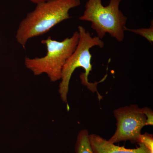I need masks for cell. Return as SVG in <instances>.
Returning <instances> with one entry per match:
<instances>
[{
    "label": "cell",
    "mask_w": 153,
    "mask_h": 153,
    "mask_svg": "<svg viewBox=\"0 0 153 153\" xmlns=\"http://www.w3.org/2000/svg\"><path fill=\"white\" fill-rule=\"evenodd\" d=\"M89 140L94 153H152L142 143L138 144L136 149H128L116 146L96 134H89Z\"/></svg>",
    "instance_id": "6"
},
{
    "label": "cell",
    "mask_w": 153,
    "mask_h": 153,
    "mask_svg": "<svg viewBox=\"0 0 153 153\" xmlns=\"http://www.w3.org/2000/svg\"><path fill=\"white\" fill-rule=\"evenodd\" d=\"M30 1L32 2L34 4H38L39 3L44 2L47 1H50V0H29Z\"/></svg>",
    "instance_id": "10"
},
{
    "label": "cell",
    "mask_w": 153,
    "mask_h": 153,
    "mask_svg": "<svg viewBox=\"0 0 153 153\" xmlns=\"http://www.w3.org/2000/svg\"><path fill=\"white\" fill-rule=\"evenodd\" d=\"M78 29L79 35L78 44L74 52L63 66L60 79L61 82L58 89L61 100L67 105V95L71 76L76 68L80 67L83 68L85 71V72L80 75L82 84L87 86L88 89L92 92H97L99 96L101 97L97 88V84L100 82L94 83L89 82L88 76L92 70V56L90 53V49L94 47L103 48L104 43L97 36L92 37L89 32L82 26H79Z\"/></svg>",
    "instance_id": "2"
},
{
    "label": "cell",
    "mask_w": 153,
    "mask_h": 153,
    "mask_svg": "<svg viewBox=\"0 0 153 153\" xmlns=\"http://www.w3.org/2000/svg\"><path fill=\"white\" fill-rule=\"evenodd\" d=\"M125 31H129L135 33L142 36L151 44H152L153 42V21H151L150 26L149 28H140V29H132L125 28Z\"/></svg>",
    "instance_id": "8"
},
{
    "label": "cell",
    "mask_w": 153,
    "mask_h": 153,
    "mask_svg": "<svg viewBox=\"0 0 153 153\" xmlns=\"http://www.w3.org/2000/svg\"><path fill=\"white\" fill-rule=\"evenodd\" d=\"M113 113L117 121L116 130L108 140L112 143L126 141L137 143L143 128L153 125V111L148 107L140 108L131 105L115 109Z\"/></svg>",
    "instance_id": "5"
},
{
    "label": "cell",
    "mask_w": 153,
    "mask_h": 153,
    "mask_svg": "<svg viewBox=\"0 0 153 153\" xmlns=\"http://www.w3.org/2000/svg\"><path fill=\"white\" fill-rule=\"evenodd\" d=\"M137 143H142L145 145L152 153H153V137L152 134L146 133L141 134L138 140Z\"/></svg>",
    "instance_id": "9"
},
{
    "label": "cell",
    "mask_w": 153,
    "mask_h": 153,
    "mask_svg": "<svg viewBox=\"0 0 153 153\" xmlns=\"http://www.w3.org/2000/svg\"><path fill=\"white\" fill-rule=\"evenodd\" d=\"M122 0H110L108 5L104 6L101 0H88L81 21L91 23V28L100 39L106 34L119 42L123 41L125 28L128 18L119 8Z\"/></svg>",
    "instance_id": "4"
},
{
    "label": "cell",
    "mask_w": 153,
    "mask_h": 153,
    "mask_svg": "<svg viewBox=\"0 0 153 153\" xmlns=\"http://www.w3.org/2000/svg\"><path fill=\"white\" fill-rule=\"evenodd\" d=\"M79 38L78 31L61 41L53 40L49 36L41 42L47 47L46 55L33 58L25 57V66L35 75L47 74L51 82L60 80L63 66L76 49Z\"/></svg>",
    "instance_id": "3"
},
{
    "label": "cell",
    "mask_w": 153,
    "mask_h": 153,
    "mask_svg": "<svg viewBox=\"0 0 153 153\" xmlns=\"http://www.w3.org/2000/svg\"><path fill=\"white\" fill-rule=\"evenodd\" d=\"M80 4V0H50L37 4L20 23L16 34L17 42L25 47L31 38L44 35L70 19L69 11Z\"/></svg>",
    "instance_id": "1"
},
{
    "label": "cell",
    "mask_w": 153,
    "mask_h": 153,
    "mask_svg": "<svg viewBox=\"0 0 153 153\" xmlns=\"http://www.w3.org/2000/svg\"><path fill=\"white\" fill-rule=\"evenodd\" d=\"M75 153H94L87 129H82L78 133L75 143Z\"/></svg>",
    "instance_id": "7"
}]
</instances>
